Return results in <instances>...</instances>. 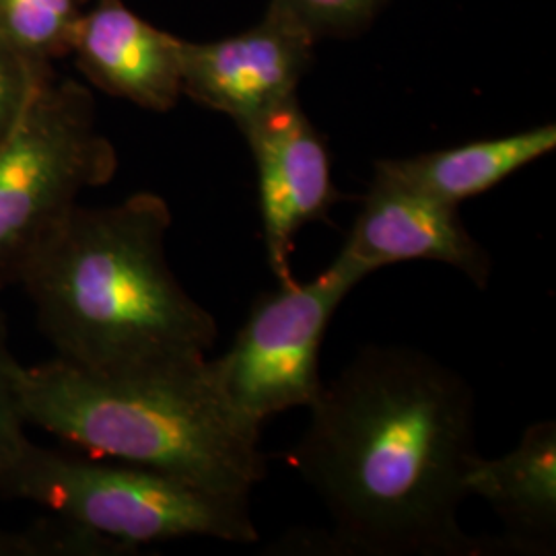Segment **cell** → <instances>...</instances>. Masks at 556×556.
<instances>
[{"label":"cell","instance_id":"obj_1","mask_svg":"<svg viewBox=\"0 0 556 556\" xmlns=\"http://www.w3.org/2000/svg\"><path fill=\"white\" fill-rule=\"evenodd\" d=\"M307 410L293 466L332 521V555L489 553L457 519L480 452L475 392L452 367L367 346Z\"/></svg>","mask_w":556,"mask_h":556},{"label":"cell","instance_id":"obj_2","mask_svg":"<svg viewBox=\"0 0 556 556\" xmlns=\"http://www.w3.org/2000/svg\"><path fill=\"white\" fill-rule=\"evenodd\" d=\"M167 200L137 192L108 206L77 204L21 273L56 357L124 374L197 365L219 326L167 260Z\"/></svg>","mask_w":556,"mask_h":556},{"label":"cell","instance_id":"obj_3","mask_svg":"<svg viewBox=\"0 0 556 556\" xmlns=\"http://www.w3.org/2000/svg\"><path fill=\"white\" fill-rule=\"evenodd\" d=\"M29 427L89 456L250 498L266 477L258 427L227 404L208 358L167 369L100 374L54 357L21 365Z\"/></svg>","mask_w":556,"mask_h":556},{"label":"cell","instance_id":"obj_4","mask_svg":"<svg viewBox=\"0 0 556 556\" xmlns=\"http://www.w3.org/2000/svg\"><path fill=\"white\" fill-rule=\"evenodd\" d=\"M0 497L31 503L46 516L110 540L130 555L184 538L258 542L250 498L219 495L155 470L46 447L31 439L2 478Z\"/></svg>","mask_w":556,"mask_h":556},{"label":"cell","instance_id":"obj_5","mask_svg":"<svg viewBox=\"0 0 556 556\" xmlns=\"http://www.w3.org/2000/svg\"><path fill=\"white\" fill-rule=\"evenodd\" d=\"M118 172L116 147L96 122L77 80H41L0 142V291L20 282L27 262L79 204Z\"/></svg>","mask_w":556,"mask_h":556},{"label":"cell","instance_id":"obj_6","mask_svg":"<svg viewBox=\"0 0 556 556\" xmlns=\"http://www.w3.org/2000/svg\"><path fill=\"white\" fill-rule=\"evenodd\" d=\"M361 275L340 260L309 282H280L260 298L227 353L208 358V369L227 404L262 429L268 418L309 408L324 379L319 353L328 324Z\"/></svg>","mask_w":556,"mask_h":556},{"label":"cell","instance_id":"obj_7","mask_svg":"<svg viewBox=\"0 0 556 556\" xmlns=\"http://www.w3.org/2000/svg\"><path fill=\"white\" fill-rule=\"evenodd\" d=\"M316 43L303 25L268 2L254 27L231 38L179 40L181 96L225 114L241 128L298 96Z\"/></svg>","mask_w":556,"mask_h":556},{"label":"cell","instance_id":"obj_8","mask_svg":"<svg viewBox=\"0 0 556 556\" xmlns=\"http://www.w3.org/2000/svg\"><path fill=\"white\" fill-rule=\"evenodd\" d=\"M239 132L258 172L266 260L278 282H289L293 239L303 227L326 219L340 200L330 153L299 96L262 112Z\"/></svg>","mask_w":556,"mask_h":556},{"label":"cell","instance_id":"obj_9","mask_svg":"<svg viewBox=\"0 0 556 556\" xmlns=\"http://www.w3.org/2000/svg\"><path fill=\"white\" fill-rule=\"evenodd\" d=\"M337 260L363 278L397 262H441L478 289L489 285L493 270L489 252L459 217V206L422 194L378 169Z\"/></svg>","mask_w":556,"mask_h":556},{"label":"cell","instance_id":"obj_10","mask_svg":"<svg viewBox=\"0 0 556 556\" xmlns=\"http://www.w3.org/2000/svg\"><path fill=\"white\" fill-rule=\"evenodd\" d=\"M80 75L103 93L149 112L181 98L179 38L130 11L124 0H91L71 52Z\"/></svg>","mask_w":556,"mask_h":556},{"label":"cell","instance_id":"obj_11","mask_svg":"<svg viewBox=\"0 0 556 556\" xmlns=\"http://www.w3.org/2000/svg\"><path fill=\"white\" fill-rule=\"evenodd\" d=\"M468 497L486 501L505 526L497 548L551 555L556 548V425L538 420L501 457L478 456L466 478Z\"/></svg>","mask_w":556,"mask_h":556},{"label":"cell","instance_id":"obj_12","mask_svg":"<svg viewBox=\"0 0 556 556\" xmlns=\"http://www.w3.org/2000/svg\"><path fill=\"white\" fill-rule=\"evenodd\" d=\"M555 149V124H540L507 137L472 140L410 157L379 160L374 169L422 194L459 206L464 200L493 190Z\"/></svg>","mask_w":556,"mask_h":556},{"label":"cell","instance_id":"obj_13","mask_svg":"<svg viewBox=\"0 0 556 556\" xmlns=\"http://www.w3.org/2000/svg\"><path fill=\"white\" fill-rule=\"evenodd\" d=\"M91 0H0V38L34 68L52 71L73 52Z\"/></svg>","mask_w":556,"mask_h":556},{"label":"cell","instance_id":"obj_14","mask_svg":"<svg viewBox=\"0 0 556 556\" xmlns=\"http://www.w3.org/2000/svg\"><path fill=\"white\" fill-rule=\"evenodd\" d=\"M314 40H349L367 31L388 0H270Z\"/></svg>","mask_w":556,"mask_h":556},{"label":"cell","instance_id":"obj_15","mask_svg":"<svg viewBox=\"0 0 556 556\" xmlns=\"http://www.w3.org/2000/svg\"><path fill=\"white\" fill-rule=\"evenodd\" d=\"M20 369V361L11 355L7 324L0 312V482L29 441L25 433L29 425L21 406Z\"/></svg>","mask_w":556,"mask_h":556},{"label":"cell","instance_id":"obj_16","mask_svg":"<svg viewBox=\"0 0 556 556\" xmlns=\"http://www.w3.org/2000/svg\"><path fill=\"white\" fill-rule=\"evenodd\" d=\"M52 71L34 68L0 38V142L11 132L27 101Z\"/></svg>","mask_w":556,"mask_h":556}]
</instances>
